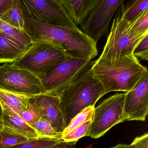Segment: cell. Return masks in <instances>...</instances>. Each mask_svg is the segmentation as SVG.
Segmentation results:
<instances>
[{"label": "cell", "mask_w": 148, "mask_h": 148, "mask_svg": "<svg viewBox=\"0 0 148 148\" xmlns=\"http://www.w3.org/2000/svg\"><path fill=\"white\" fill-rule=\"evenodd\" d=\"M20 116L30 125L37 123L41 119L37 109L29 102L26 109Z\"/></svg>", "instance_id": "d4e9b609"}, {"label": "cell", "mask_w": 148, "mask_h": 148, "mask_svg": "<svg viewBox=\"0 0 148 148\" xmlns=\"http://www.w3.org/2000/svg\"><path fill=\"white\" fill-rule=\"evenodd\" d=\"M66 56L55 45L46 41L33 42L24 54L12 64L41 78Z\"/></svg>", "instance_id": "5b68a950"}, {"label": "cell", "mask_w": 148, "mask_h": 148, "mask_svg": "<svg viewBox=\"0 0 148 148\" xmlns=\"http://www.w3.org/2000/svg\"><path fill=\"white\" fill-rule=\"evenodd\" d=\"M30 138L20 135L3 126L0 131V148H8L25 143Z\"/></svg>", "instance_id": "d6986e66"}, {"label": "cell", "mask_w": 148, "mask_h": 148, "mask_svg": "<svg viewBox=\"0 0 148 148\" xmlns=\"http://www.w3.org/2000/svg\"><path fill=\"white\" fill-rule=\"evenodd\" d=\"M133 29L141 32H148V10L145 12L133 25Z\"/></svg>", "instance_id": "4316f807"}, {"label": "cell", "mask_w": 148, "mask_h": 148, "mask_svg": "<svg viewBox=\"0 0 148 148\" xmlns=\"http://www.w3.org/2000/svg\"><path fill=\"white\" fill-rule=\"evenodd\" d=\"M3 125L2 124V123L0 122V131H1L3 129Z\"/></svg>", "instance_id": "d6a6232c"}, {"label": "cell", "mask_w": 148, "mask_h": 148, "mask_svg": "<svg viewBox=\"0 0 148 148\" xmlns=\"http://www.w3.org/2000/svg\"><path fill=\"white\" fill-rule=\"evenodd\" d=\"M93 77L103 87L106 94L111 92L130 91L148 73L133 53L115 60L98 59L91 68Z\"/></svg>", "instance_id": "7a4b0ae2"}, {"label": "cell", "mask_w": 148, "mask_h": 148, "mask_svg": "<svg viewBox=\"0 0 148 148\" xmlns=\"http://www.w3.org/2000/svg\"><path fill=\"white\" fill-rule=\"evenodd\" d=\"M135 57L142 60L147 61L148 59V34L146 35L138 45L133 52Z\"/></svg>", "instance_id": "484cf974"}, {"label": "cell", "mask_w": 148, "mask_h": 148, "mask_svg": "<svg viewBox=\"0 0 148 148\" xmlns=\"http://www.w3.org/2000/svg\"><path fill=\"white\" fill-rule=\"evenodd\" d=\"M111 148H129V145L125 144H119Z\"/></svg>", "instance_id": "4dcf8cb0"}, {"label": "cell", "mask_w": 148, "mask_h": 148, "mask_svg": "<svg viewBox=\"0 0 148 148\" xmlns=\"http://www.w3.org/2000/svg\"><path fill=\"white\" fill-rule=\"evenodd\" d=\"M119 13L113 20L110 32L99 59L115 60L133 53V51L148 32H138Z\"/></svg>", "instance_id": "277c9868"}, {"label": "cell", "mask_w": 148, "mask_h": 148, "mask_svg": "<svg viewBox=\"0 0 148 148\" xmlns=\"http://www.w3.org/2000/svg\"><path fill=\"white\" fill-rule=\"evenodd\" d=\"M2 115H3V110L1 105L0 103V122L2 123Z\"/></svg>", "instance_id": "1f68e13d"}, {"label": "cell", "mask_w": 148, "mask_h": 148, "mask_svg": "<svg viewBox=\"0 0 148 148\" xmlns=\"http://www.w3.org/2000/svg\"><path fill=\"white\" fill-rule=\"evenodd\" d=\"M92 120H88L73 129L68 134L62 136L61 139L66 143H71L75 145L81 138L89 136Z\"/></svg>", "instance_id": "603a6c76"}, {"label": "cell", "mask_w": 148, "mask_h": 148, "mask_svg": "<svg viewBox=\"0 0 148 148\" xmlns=\"http://www.w3.org/2000/svg\"><path fill=\"white\" fill-rule=\"evenodd\" d=\"M23 12L40 22L79 29L60 0H19Z\"/></svg>", "instance_id": "ba28073f"}, {"label": "cell", "mask_w": 148, "mask_h": 148, "mask_svg": "<svg viewBox=\"0 0 148 148\" xmlns=\"http://www.w3.org/2000/svg\"><path fill=\"white\" fill-rule=\"evenodd\" d=\"M0 89L29 96L43 92L40 78L12 63L0 66Z\"/></svg>", "instance_id": "9c48e42d"}, {"label": "cell", "mask_w": 148, "mask_h": 148, "mask_svg": "<svg viewBox=\"0 0 148 148\" xmlns=\"http://www.w3.org/2000/svg\"><path fill=\"white\" fill-rule=\"evenodd\" d=\"M91 61L66 56L40 79L42 93L57 95L84 71Z\"/></svg>", "instance_id": "8992f818"}, {"label": "cell", "mask_w": 148, "mask_h": 148, "mask_svg": "<svg viewBox=\"0 0 148 148\" xmlns=\"http://www.w3.org/2000/svg\"><path fill=\"white\" fill-rule=\"evenodd\" d=\"M23 12L24 30L32 42L46 41L58 46L66 56L92 60L98 55L97 44L83 31L40 22Z\"/></svg>", "instance_id": "6da1fadb"}, {"label": "cell", "mask_w": 148, "mask_h": 148, "mask_svg": "<svg viewBox=\"0 0 148 148\" xmlns=\"http://www.w3.org/2000/svg\"><path fill=\"white\" fill-rule=\"evenodd\" d=\"M15 0H0V15L13 7Z\"/></svg>", "instance_id": "f1b7e54d"}, {"label": "cell", "mask_w": 148, "mask_h": 148, "mask_svg": "<svg viewBox=\"0 0 148 148\" xmlns=\"http://www.w3.org/2000/svg\"><path fill=\"white\" fill-rule=\"evenodd\" d=\"M125 93H117L95 107L89 136L99 138L114 125L125 122Z\"/></svg>", "instance_id": "52a82bcc"}, {"label": "cell", "mask_w": 148, "mask_h": 148, "mask_svg": "<svg viewBox=\"0 0 148 148\" xmlns=\"http://www.w3.org/2000/svg\"><path fill=\"white\" fill-rule=\"evenodd\" d=\"M31 96L0 89V103L3 109H10L18 115L25 110Z\"/></svg>", "instance_id": "2e32d148"}, {"label": "cell", "mask_w": 148, "mask_h": 148, "mask_svg": "<svg viewBox=\"0 0 148 148\" xmlns=\"http://www.w3.org/2000/svg\"><path fill=\"white\" fill-rule=\"evenodd\" d=\"M0 19L13 27L24 31L25 21L19 0H15L13 7L0 15Z\"/></svg>", "instance_id": "ac0fdd59"}, {"label": "cell", "mask_w": 148, "mask_h": 148, "mask_svg": "<svg viewBox=\"0 0 148 148\" xmlns=\"http://www.w3.org/2000/svg\"><path fill=\"white\" fill-rule=\"evenodd\" d=\"M94 62L91 61L84 71L57 95L60 99L65 128L77 114L87 107L95 106L106 94L101 84L92 76L91 68Z\"/></svg>", "instance_id": "3957f363"}, {"label": "cell", "mask_w": 148, "mask_h": 148, "mask_svg": "<svg viewBox=\"0 0 148 148\" xmlns=\"http://www.w3.org/2000/svg\"><path fill=\"white\" fill-rule=\"evenodd\" d=\"M63 142L62 139H53L47 138L30 139L22 143L8 148H50Z\"/></svg>", "instance_id": "cb8c5ba5"}, {"label": "cell", "mask_w": 148, "mask_h": 148, "mask_svg": "<svg viewBox=\"0 0 148 148\" xmlns=\"http://www.w3.org/2000/svg\"><path fill=\"white\" fill-rule=\"evenodd\" d=\"M125 121H145L148 113V73L130 91L125 93Z\"/></svg>", "instance_id": "8fae6325"}, {"label": "cell", "mask_w": 148, "mask_h": 148, "mask_svg": "<svg viewBox=\"0 0 148 148\" xmlns=\"http://www.w3.org/2000/svg\"><path fill=\"white\" fill-rule=\"evenodd\" d=\"M71 19L77 26L84 22L89 13L99 0H60Z\"/></svg>", "instance_id": "4fadbf2b"}, {"label": "cell", "mask_w": 148, "mask_h": 148, "mask_svg": "<svg viewBox=\"0 0 148 148\" xmlns=\"http://www.w3.org/2000/svg\"><path fill=\"white\" fill-rule=\"evenodd\" d=\"M125 0H99L80 25L83 32L96 43L106 33L112 18Z\"/></svg>", "instance_id": "30bf717a"}, {"label": "cell", "mask_w": 148, "mask_h": 148, "mask_svg": "<svg viewBox=\"0 0 148 148\" xmlns=\"http://www.w3.org/2000/svg\"><path fill=\"white\" fill-rule=\"evenodd\" d=\"M31 125L36 130L40 138L62 139V134L57 132L47 121L43 119Z\"/></svg>", "instance_id": "7402d4cb"}, {"label": "cell", "mask_w": 148, "mask_h": 148, "mask_svg": "<svg viewBox=\"0 0 148 148\" xmlns=\"http://www.w3.org/2000/svg\"><path fill=\"white\" fill-rule=\"evenodd\" d=\"M2 124L4 127L30 139L40 138L39 135L32 125L10 109H3Z\"/></svg>", "instance_id": "5bb4252c"}, {"label": "cell", "mask_w": 148, "mask_h": 148, "mask_svg": "<svg viewBox=\"0 0 148 148\" xmlns=\"http://www.w3.org/2000/svg\"><path fill=\"white\" fill-rule=\"evenodd\" d=\"M0 31L6 35L16 40L27 47H29L32 42L25 31L13 27L0 19Z\"/></svg>", "instance_id": "ffe728a7"}, {"label": "cell", "mask_w": 148, "mask_h": 148, "mask_svg": "<svg viewBox=\"0 0 148 148\" xmlns=\"http://www.w3.org/2000/svg\"><path fill=\"white\" fill-rule=\"evenodd\" d=\"M29 102L37 109L41 119L46 120L57 132L62 134L65 126L58 96L41 93L31 96Z\"/></svg>", "instance_id": "7c38bea8"}, {"label": "cell", "mask_w": 148, "mask_h": 148, "mask_svg": "<svg viewBox=\"0 0 148 148\" xmlns=\"http://www.w3.org/2000/svg\"><path fill=\"white\" fill-rule=\"evenodd\" d=\"M125 1L119 7L118 12L130 23H134L145 12L148 10V0H132L126 3Z\"/></svg>", "instance_id": "e0dca14e"}, {"label": "cell", "mask_w": 148, "mask_h": 148, "mask_svg": "<svg viewBox=\"0 0 148 148\" xmlns=\"http://www.w3.org/2000/svg\"><path fill=\"white\" fill-rule=\"evenodd\" d=\"M28 47L0 31V64L13 63Z\"/></svg>", "instance_id": "9a60e30c"}, {"label": "cell", "mask_w": 148, "mask_h": 148, "mask_svg": "<svg viewBox=\"0 0 148 148\" xmlns=\"http://www.w3.org/2000/svg\"><path fill=\"white\" fill-rule=\"evenodd\" d=\"M74 145L71 143H66L63 141L62 143L50 148H77L74 147Z\"/></svg>", "instance_id": "f546056e"}, {"label": "cell", "mask_w": 148, "mask_h": 148, "mask_svg": "<svg viewBox=\"0 0 148 148\" xmlns=\"http://www.w3.org/2000/svg\"><path fill=\"white\" fill-rule=\"evenodd\" d=\"M129 146V148H148V133L136 137Z\"/></svg>", "instance_id": "83f0119b"}, {"label": "cell", "mask_w": 148, "mask_h": 148, "mask_svg": "<svg viewBox=\"0 0 148 148\" xmlns=\"http://www.w3.org/2000/svg\"><path fill=\"white\" fill-rule=\"evenodd\" d=\"M94 108L95 106L87 107L81 112L77 114L71 120L69 125L65 128L64 131L62 132V137L65 136L73 129L81 125L86 121L92 119L94 114Z\"/></svg>", "instance_id": "44dd1931"}]
</instances>
